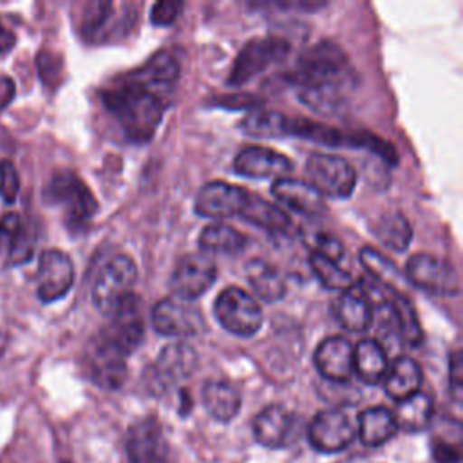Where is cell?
<instances>
[{"label":"cell","mask_w":463,"mask_h":463,"mask_svg":"<svg viewBox=\"0 0 463 463\" xmlns=\"http://www.w3.org/2000/svg\"><path fill=\"white\" fill-rule=\"evenodd\" d=\"M288 80L298 89L300 101L320 114L340 112L356 85L347 54L333 42H320L300 52Z\"/></svg>","instance_id":"obj_1"},{"label":"cell","mask_w":463,"mask_h":463,"mask_svg":"<svg viewBox=\"0 0 463 463\" xmlns=\"http://www.w3.org/2000/svg\"><path fill=\"white\" fill-rule=\"evenodd\" d=\"M101 101L130 143H146L156 134L168 103L132 74L103 89Z\"/></svg>","instance_id":"obj_2"},{"label":"cell","mask_w":463,"mask_h":463,"mask_svg":"<svg viewBox=\"0 0 463 463\" xmlns=\"http://www.w3.org/2000/svg\"><path fill=\"white\" fill-rule=\"evenodd\" d=\"M43 197L49 204H56L63 210L71 230L83 228L98 212L96 197L74 172H56L49 179Z\"/></svg>","instance_id":"obj_3"},{"label":"cell","mask_w":463,"mask_h":463,"mask_svg":"<svg viewBox=\"0 0 463 463\" xmlns=\"http://www.w3.org/2000/svg\"><path fill=\"white\" fill-rule=\"evenodd\" d=\"M137 266L128 255H116L107 260L96 275L92 286V302L103 315H112L134 291Z\"/></svg>","instance_id":"obj_4"},{"label":"cell","mask_w":463,"mask_h":463,"mask_svg":"<svg viewBox=\"0 0 463 463\" xmlns=\"http://www.w3.org/2000/svg\"><path fill=\"white\" fill-rule=\"evenodd\" d=\"M217 322L235 336H253L262 326V309L255 297L239 286L224 288L213 304Z\"/></svg>","instance_id":"obj_5"},{"label":"cell","mask_w":463,"mask_h":463,"mask_svg":"<svg viewBox=\"0 0 463 463\" xmlns=\"http://www.w3.org/2000/svg\"><path fill=\"white\" fill-rule=\"evenodd\" d=\"M309 184L333 199H347L356 186V172L347 159L331 154H311L306 161Z\"/></svg>","instance_id":"obj_6"},{"label":"cell","mask_w":463,"mask_h":463,"mask_svg":"<svg viewBox=\"0 0 463 463\" xmlns=\"http://www.w3.org/2000/svg\"><path fill=\"white\" fill-rule=\"evenodd\" d=\"M289 42L282 36H264L250 40L237 54L226 83L241 87L242 83L266 71L275 61H280L289 52Z\"/></svg>","instance_id":"obj_7"},{"label":"cell","mask_w":463,"mask_h":463,"mask_svg":"<svg viewBox=\"0 0 463 463\" xmlns=\"http://www.w3.org/2000/svg\"><path fill=\"white\" fill-rule=\"evenodd\" d=\"M407 282L438 297L459 295V277L454 266L432 253H414L405 266Z\"/></svg>","instance_id":"obj_8"},{"label":"cell","mask_w":463,"mask_h":463,"mask_svg":"<svg viewBox=\"0 0 463 463\" xmlns=\"http://www.w3.org/2000/svg\"><path fill=\"white\" fill-rule=\"evenodd\" d=\"M110 317V322L101 329L98 338L123 356H128L141 345L145 338L141 298L132 293Z\"/></svg>","instance_id":"obj_9"},{"label":"cell","mask_w":463,"mask_h":463,"mask_svg":"<svg viewBox=\"0 0 463 463\" xmlns=\"http://www.w3.org/2000/svg\"><path fill=\"white\" fill-rule=\"evenodd\" d=\"M152 326L159 335L184 338L199 335L206 324L197 306L177 297H165L152 309Z\"/></svg>","instance_id":"obj_10"},{"label":"cell","mask_w":463,"mask_h":463,"mask_svg":"<svg viewBox=\"0 0 463 463\" xmlns=\"http://www.w3.org/2000/svg\"><path fill=\"white\" fill-rule=\"evenodd\" d=\"M217 279L215 262L204 253L184 255L172 269L168 286L174 297L181 300H194L206 293Z\"/></svg>","instance_id":"obj_11"},{"label":"cell","mask_w":463,"mask_h":463,"mask_svg":"<svg viewBox=\"0 0 463 463\" xmlns=\"http://www.w3.org/2000/svg\"><path fill=\"white\" fill-rule=\"evenodd\" d=\"M74 282V266L61 250H43L38 257L36 295L43 304L63 298Z\"/></svg>","instance_id":"obj_12"},{"label":"cell","mask_w":463,"mask_h":463,"mask_svg":"<svg viewBox=\"0 0 463 463\" xmlns=\"http://www.w3.org/2000/svg\"><path fill=\"white\" fill-rule=\"evenodd\" d=\"M250 201V192L226 181L206 183L195 195L194 210L201 217L228 219L241 217Z\"/></svg>","instance_id":"obj_13"},{"label":"cell","mask_w":463,"mask_h":463,"mask_svg":"<svg viewBox=\"0 0 463 463\" xmlns=\"http://www.w3.org/2000/svg\"><path fill=\"white\" fill-rule=\"evenodd\" d=\"M307 438L311 447L318 452H340L351 445L354 438V425L344 411L326 409L315 414L311 420Z\"/></svg>","instance_id":"obj_14"},{"label":"cell","mask_w":463,"mask_h":463,"mask_svg":"<svg viewBox=\"0 0 463 463\" xmlns=\"http://www.w3.org/2000/svg\"><path fill=\"white\" fill-rule=\"evenodd\" d=\"M128 463H166L168 443L159 421L152 416L141 418L128 427L127 434Z\"/></svg>","instance_id":"obj_15"},{"label":"cell","mask_w":463,"mask_h":463,"mask_svg":"<svg viewBox=\"0 0 463 463\" xmlns=\"http://www.w3.org/2000/svg\"><path fill=\"white\" fill-rule=\"evenodd\" d=\"M233 170L239 175L253 179H282L293 170V161L268 146H246L242 148L235 161Z\"/></svg>","instance_id":"obj_16"},{"label":"cell","mask_w":463,"mask_h":463,"mask_svg":"<svg viewBox=\"0 0 463 463\" xmlns=\"http://www.w3.org/2000/svg\"><path fill=\"white\" fill-rule=\"evenodd\" d=\"M298 432V418L282 405L264 407L253 420L255 439L268 449L289 445Z\"/></svg>","instance_id":"obj_17"},{"label":"cell","mask_w":463,"mask_h":463,"mask_svg":"<svg viewBox=\"0 0 463 463\" xmlns=\"http://www.w3.org/2000/svg\"><path fill=\"white\" fill-rule=\"evenodd\" d=\"M315 367L318 373L336 383H344L353 374V345L344 336H327L315 349Z\"/></svg>","instance_id":"obj_18"},{"label":"cell","mask_w":463,"mask_h":463,"mask_svg":"<svg viewBox=\"0 0 463 463\" xmlns=\"http://www.w3.org/2000/svg\"><path fill=\"white\" fill-rule=\"evenodd\" d=\"M333 313L345 331L364 333L373 324L374 306L362 282H354L353 288L342 291L333 306Z\"/></svg>","instance_id":"obj_19"},{"label":"cell","mask_w":463,"mask_h":463,"mask_svg":"<svg viewBox=\"0 0 463 463\" xmlns=\"http://www.w3.org/2000/svg\"><path fill=\"white\" fill-rule=\"evenodd\" d=\"M125 358L114 347L96 338L87 358L90 380L103 389H119L127 378Z\"/></svg>","instance_id":"obj_20"},{"label":"cell","mask_w":463,"mask_h":463,"mask_svg":"<svg viewBox=\"0 0 463 463\" xmlns=\"http://www.w3.org/2000/svg\"><path fill=\"white\" fill-rule=\"evenodd\" d=\"M271 194L277 201H280L284 206L293 210L295 213L315 217L326 212L324 197L309 184L300 179L282 177L273 181Z\"/></svg>","instance_id":"obj_21"},{"label":"cell","mask_w":463,"mask_h":463,"mask_svg":"<svg viewBox=\"0 0 463 463\" xmlns=\"http://www.w3.org/2000/svg\"><path fill=\"white\" fill-rule=\"evenodd\" d=\"M137 81H141L143 85H146L148 89L156 90L157 94L165 96L168 99V96L172 94L179 74H181V67L177 58L168 52V51H161L157 54H154L141 69L130 72Z\"/></svg>","instance_id":"obj_22"},{"label":"cell","mask_w":463,"mask_h":463,"mask_svg":"<svg viewBox=\"0 0 463 463\" xmlns=\"http://www.w3.org/2000/svg\"><path fill=\"white\" fill-rule=\"evenodd\" d=\"M197 365V354L195 351L183 344H168L165 349L159 353L156 365H154V376L159 385H168L172 382L183 380L192 374V371Z\"/></svg>","instance_id":"obj_23"},{"label":"cell","mask_w":463,"mask_h":463,"mask_svg":"<svg viewBox=\"0 0 463 463\" xmlns=\"http://www.w3.org/2000/svg\"><path fill=\"white\" fill-rule=\"evenodd\" d=\"M389 369L385 347L374 338H364L353 347V371L367 385L380 383Z\"/></svg>","instance_id":"obj_24"},{"label":"cell","mask_w":463,"mask_h":463,"mask_svg":"<svg viewBox=\"0 0 463 463\" xmlns=\"http://www.w3.org/2000/svg\"><path fill=\"white\" fill-rule=\"evenodd\" d=\"M385 392L396 402H403L420 392L421 369L409 356H396L385 374Z\"/></svg>","instance_id":"obj_25"},{"label":"cell","mask_w":463,"mask_h":463,"mask_svg":"<svg viewBox=\"0 0 463 463\" xmlns=\"http://www.w3.org/2000/svg\"><path fill=\"white\" fill-rule=\"evenodd\" d=\"M241 219L251 222L257 228L266 230L268 233H277V235H288L293 228L291 217L280 206L271 204L255 194H250V201Z\"/></svg>","instance_id":"obj_26"},{"label":"cell","mask_w":463,"mask_h":463,"mask_svg":"<svg viewBox=\"0 0 463 463\" xmlns=\"http://www.w3.org/2000/svg\"><path fill=\"white\" fill-rule=\"evenodd\" d=\"M360 264L364 269L376 280V284L387 291L403 293L407 288V277L405 273L382 251L374 248H362L360 250Z\"/></svg>","instance_id":"obj_27"},{"label":"cell","mask_w":463,"mask_h":463,"mask_svg":"<svg viewBox=\"0 0 463 463\" xmlns=\"http://www.w3.org/2000/svg\"><path fill=\"white\" fill-rule=\"evenodd\" d=\"M246 279L253 293L264 302H277L288 291L286 279L282 277V273L262 259H253L248 262Z\"/></svg>","instance_id":"obj_28"},{"label":"cell","mask_w":463,"mask_h":463,"mask_svg":"<svg viewBox=\"0 0 463 463\" xmlns=\"http://www.w3.org/2000/svg\"><path fill=\"white\" fill-rule=\"evenodd\" d=\"M201 400L208 414L217 421L233 420L241 409V394L228 382H206L201 389Z\"/></svg>","instance_id":"obj_29"},{"label":"cell","mask_w":463,"mask_h":463,"mask_svg":"<svg viewBox=\"0 0 463 463\" xmlns=\"http://www.w3.org/2000/svg\"><path fill=\"white\" fill-rule=\"evenodd\" d=\"M382 293H383V298L389 304V307H391V311L396 318V326H398L402 344L409 345V347H418L423 342V333H421L418 315H416L414 306L411 304L409 297L405 293L387 291L383 288H382Z\"/></svg>","instance_id":"obj_30"},{"label":"cell","mask_w":463,"mask_h":463,"mask_svg":"<svg viewBox=\"0 0 463 463\" xmlns=\"http://www.w3.org/2000/svg\"><path fill=\"white\" fill-rule=\"evenodd\" d=\"M396 432L398 423L387 407H369L358 416V436L369 447L385 443Z\"/></svg>","instance_id":"obj_31"},{"label":"cell","mask_w":463,"mask_h":463,"mask_svg":"<svg viewBox=\"0 0 463 463\" xmlns=\"http://www.w3.org/2000/svg\"><path fill=\"white\" fill-rule=\"evenodd\" d=\"M284 136L304 137L307 141H315L324 146H349V134H342L335 127H329L326 123H318L313 119H304V118L286 116Z\"/></svg>","instance_id":"obj_32"},{"label":"cell","mask_w":463,"mask_h":463,"mask_svg":"<svg viewBox=\"0 0 463 463\" xmlns=\"http://www.w3.org/2000/svg\"><path fill=\"white\" fill-rule=\"evenodd\" d=\"M197 242L203 251L232 255L244 250L246 237L224 222H213L201 230Z\"/></svg>","instance_id":"obj_33"},{"label":"cell","mask_w":463,"mask_h":463,"mask_svg":"<svg viewBox=\"0 0 463 463\" xmlns=\"http://www.w3.org/2000/svg\"><path fill=\"white\" fill-rule=\"evenodd\" d=\"M394 420L398 423V429H405L409 432H416L425 429L434 414V403L429 394L416 392L411 398L398 402Z\"/></svg>","instance_id":"obj_34"},{"label":"cell","mask_w":463,"mask_h":463,"mask_svg":"<svg viewBox=\"0 0 463 463\" xmlns=\"http://www.w3.org/2000/svg\"><path fill=\"white\" fill-rule=\"evenodd\" d=\"M374 233L383 246L394 251H405L412 239L411 224L400 212H391L383 215L376 224Z\"/></svg>","instance_id":"obj_35"},{"label":"cell","mask_w":463,"mask_h":463,"mask_svg":"<svg viewBox=\"0 0 463 463\" xmlns=\"http://www.w3.org/2000/svg\"><path fill=\"white\" fill-rule=\"evenodd\" d=\"M309 266L318 279V282L326 289H335V291H345L354 286V279L340 266V262H335L317 251H311L309 255Z\"/></svg>","instance_id":"obj_36"},{"label":"cell","mask_w":463,"mask_h":463,"mask_svg":"<svg viewBox=\"0 0 463 463\" xmlns=\"http://www.w3.org/2000/svg\"><path fill=\"white\" fill-rule=\"evenodd\" d=\"M286 116L273 110H255L250 112L241 127L246 134L255 137H282L284 136Z\"/></svg>","instance_id":"obj_37"},{"label":"cell","mask_w":463,"mask_h":463,"mask_svg":"<svg viewBox=\"0 0 463 463\" xmlns=\"http://www.w3.org/2000/svg\"><path fill=\"white\" fill-rule=\"evenodd\" d=\"M112 2H89L81 18V31L89 38H96L112 16Z\"/></svg>","instance_id":"obj_38"},{"label":"cell","mask_w":463,"mask_h":463,"mask_svg":"<svg viewBox=\"0 0 463 463\" xmlns=\"http://www.w3.org/2000/svg\"><path fill=\"white\" fill-rule=\"evenodd\" d=\"M34 251V237L33 232L25 228V224L22 222L20 228L16 230V233L13 235L11 242H9V259L13 264H20V262H27L33 257Z\"/></svg>","instance_id":"obj_39"},{"label":"cell","mask_w":463,"mask_h":463,"mask_svg":"<svg viewBox=\"0 0 463 463\" xmlns=\"http://www.w3.org/2000/svg\"><path fill=\"white\" fill-rule=\"evenodd\" d=\"M20 177L14 165L9 159L0 161V197L5 204H13L18 197Z\"/></svg>","instance_id":"obj_40"},{"label":"cell","mask_w":463,"mask_h":463,"mask_svg":"<svg viewBox=\"0 0 463 463\" xmlns=\"http://www.w3.org/2000/svg\"><path fill=\"white\" fill-rule=\"evenodd\" d=\"M183 7H184L183 2H156L150 11V22L159 27L170 25L177 20Z\"/></svg>","instance_id":"obj_41"},{"label":"cell","mask_w":463,"mask_h":463,"mask_svg":"<svg viewBox=\"0 0 463 463\" xmlns=\"http://www.w3.org/2000/svg\"><path fill=\"white\" fill-rule=\"evenodd\" d=\"M313 251H317V253H320V255H324V257H327L335 262H340V259L344 257L342 242L336 237L327 235V233L317 235V246H315Z\"/></svg>","instance_id":"obj_42"},{"label":"cell","mask_w":463,"mask_h":463,"mask_svg":"<svg viewBox=\"0 0 463 463\" xmlns=\"http://www.w3.org/2000/svg\"><path fill=\"white\" fill-rule=\"evenodd\" d=\"M449 382L454 392V398L459 400L463 387V356L461 351H454L449 358Z\"/></svg>","instance_id":"obj_43"},{"label":"cell","mask_w":463,"mask_h":463,"mask_svg":"<svg viewBox=\"0 0 463 463\" xmlns=\"http://www.w3.org/2000/svg\"><path fill=\"white\" fill-rule=\"evenodd\" d=\"M20 224H22V219L16 213H5L0 217V251L4 246L9 248V242L16 233V230L20 228Z\"/></svg>","instance_id":"obj_44"},{"label":"cell","mask_w":463,"mask_h":463,"mask_svg":"<svg viewBox=\"0 0 463 463\" xmlns=\"http://www.w3.org/2000/svg\"><path fill=\"white\" fill-rule=\"evenodd\" d=\"M432 458L438 463H459V450L452 443L436 439L432 443Z\"/></svg>","instance_id":"obj_45"},{"label":"cell","mask_w":463,"mask_h":463,"mask_svg":"<svg viewBox=\"0 0 463 463\" xmlns=\"http://www.w3.org/2000/svg\"><path fill=\"white\" fill-rule=\"evenodd\" d=\"M16 94L14 81L9 76H0V112L13 101Z\"/></svg>","instance_id":"obj_46"},{"label":"cell","mask_w":463,"mask_h":463,"mask_svg":"<svg viewBox=\"0 0 463 463\" xmlns=\"http://www.w3.org/2000/svg\"><path fill=\"white\" fill-rule=\"evenodd\" d=\"M16 43V34L4 25V22L0 20V54L9 52Z\"/></svg>","instance_id":"obj_47"},{"label":"cell","mask_w":463,"mask_h":463,"mask_svg":"<svg viewBox=\"0 0 463 463\" xmlns=\"http://www.w3.org/2000/svg\"><path fill=\"white\" fill-rule=\"evenodd\" d=\"M61 463H71V461H61Z\"/></svg>","instance_id":"obj_48"}]
</instances>
